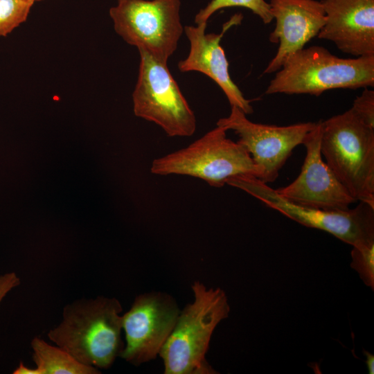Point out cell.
Returning <instances> with one entry per match:
<instances>
[{"label":"cell","mask_w":374,"mask_h":374,"mask_svg":"<svg viewBox=\"0 0 374 374\" xmlns=\"http://www.w3.org/2000/svg\"><path fill=\"white\" fill-rule=\"evenodd\" d=\"M122 310L116 298L75 300L64 307L60 323L48 332V338L79 362L107 369L124 347Z\"/></svg>","instance_id":"obj_1"},{"label":"cell","mask_w":374,"mask_h":374,"mask_svg":"<svg viewBox=\"0 0 374 374\" xmlns=\"http://www.w3.org/2000/svg\"><path fill=\"white\" fill-rule=\"evenodd\" d=\"M269 4L276 21L269 41L279 46L265 74L278 71L290 55L318 35L326 22L323 5L317 0H270Z\"/></svg>","instance_id":"obj_12"},{"label":"cell","mask_w":374,"mask_h":374,"mask_svg":"<svg viewBox=\"0 0 374 374\" xmlns=\"http://www.w3.org/2000/svg\"><path fill=\"white\" fill-rule=\"evenodd\" d=\"M246 115L231 106L230 114L220 118L216 125L233 130L254 163L262 170L260 180L266 184L274 182L293 150L303 143L317 122L277 126L253 123Z\"/></svg>","instance_id":"obj_10"},{"label":"cell","mask_w":374,"mask_h":374,"mask_svg":"<svg viewBox=\"0 0 374 374\" xmlns=\"http://www.w3.org/2000/svg\"><path fill=\"white\" fill-rule=\"evenodd\" d=\"M226 131L217 125L187 147L154 159L150 172L161 176L193 177L216 188L235 176L250 175L260 179L262 170L242 145L227 138Z\"/></svg>","instance_id":"obj_5"},{"label":"cell","mask_w":374,"mask_h":374,"mask_svg":"<svg viewBox=\"0 0 374 374\" xmlns=\"http://www.w3.org/2000/svg\"><path fill=\"white\" fill-rule=\"evenodd\" d=\"M30 346L36 374L100 373L99 369L79 362L62 348L38 337L32 339Z\"/></svg>","instance_id":"obj_15"},{"label":"cell","mask_w":374,"mask_h":374,"mask_svg":"<svg viewBox=\"0 0 374 374\" xmlns=\"http://www.w3.org/2000/svg\"><path fill=\"white\" fill-rule=\"evenodd\" d=\"M226 184L305 226L324 231L352 247L374 242V208L365 202H359L354 208L346 211H326L290 202L253 176H235Z\"/></svg>","instance_id":"obj_6"},{"label":"cell","mask_w":374,"mask_h":374,"mask_svg":"<svg viewBox=\"0 0 374 374\" xmlns=\"http://www.w3.org/2000/svg\"><path fill=\"white\" fill-rule=\"evenodd\" d=\"M240 21L241 17L234 16L223 25L220 34H206L207 23L186 26L184 31L190 42V51L188 56L178 63V68L181 72L198 71L207 75L221 88L231 107H236L245 114H251L253 112L251 101L244 98L231 78L229 62L220 45L224 33Z\"/></svg>","instance_id":"obj_13"},{"label":"cell","mask_w":374,"mask_h":374,"mask_svg":"<svg viewBox=\"0 0 374 374\" xmlns=\"http://www.w3.org/2000/svg\"><path fill=\"white\" fill-rule=\"evenodd\" d=\"M364 355L366 356V364L368 367V373H374V355L366 350H364Z\"/></svg>","instance_id":"obj_21"},{"label":"cell","mask_w":374,"mask_h":374,"mask_svg":"<svg viewBox=\"0 0 374 374\" xmlns=\"http://www.w3.org/2000/svg\"><path fill=\"white\" fill-rule=\"evenodd\" d=\"M352 110L366 125L374 128V91L364 88L354 100Z\"/></svg>","instance_id":"obj_19"},{"label":"cell","mask_w":374,"mask_h":374,"mask_svg":"<svg viewBox=\"0 0 374 374\" xmlns=\"http://www.w3.org/2000/svg\"><path fill=\"white\" fill-rule=\"evenodd\" d=\"M34 0H0V36H6L24 22Z\"/></svg>","instance_id":"obj_17"},{"label":"cell","mask_w":374,"mask_h":374,"mask_svg":"<svg viewBox=\"0 0 374 374\" xmlns=\"http://www.w3.org/2000/svg\"><path fill=\"white\" fill-rule=\"evenodd\" d=\"M232 7H242L250 10L266 24L273 20L269 4L265 0H211L197 13L195 23H207L208 19L217 10Z\"/></svg>","instance_id":"obj_16"},{"label":"cell","mask_w":374,"mask_h":374,"mask_svg":"<svg viewBox=\"0 0 374 374\" xmlns=\"http://www.w3.org/2000/svg\"><path fill=\"white\" fill-rule=\"evenodd\" d=\"M180 0H126L109 10L116 32L138 50L167 63L184 28Z\"/></svg>","instance_id":"obj_8"},{"label":"cell","mask_w":374,"mask_h":374,"mask_svg":"<svg viewBox=\"0 0 374 374\" xmlns=\"http://www.w3.org/2000/svg\"><path fill=\"white\" fill-rule=\"evenodd\" d=\"M126 1V0H118V2H121V1Z\"/></svg>","instance_id":"obj_22"},{"label":"cell","mask_w":374,"mask_h":374,"mask_svg":"<svg viewBox=\"0 0 374 374\" xmlns=\"http://www.w3.org/2000/svg\"><path fill=\"white\" fill-rule=\"evenodd\" d=\"M321 121L305 136V157L298 177L289 185L276 189L296 204L326 211H346L355 199L323 159L320 149Z\"/></svg>","instance_id":"obj_11"},{"label":"cell","mask_w":374,"mask_h":374,"mask_svg":"<svg viewBox=\"0 0 374 374\" xmlns=\"http://www.w3.org/2000/svg\"><path fill=\"white\" fill-rule=\"evenodd\" d=\"M20 278L14 271L6 272L0 276V304L6 296L20 285Z\"/></svg>","instance_id":"obj_20"},{"label":"cell","mask_w":374,"mask_h":374,"mask_svg":"<svg viewBox=\"0 0 374 374\" xmlns=\"http://www.w3.org/2000/svg\"><path fill=\"white\" fill-rule=\"evenodd\" d=\"M194 300L180 311L172 331L161 348L166 374H214L205 355L213 332L228 317L230 307L220 288L192 285Z\"/></svg>","instance_id":"obj_2"},{"label":"cell","mask_w":374,"mask_h":374,"mask_svg":"<svg viewBox=\"0 0 374 374\" xmlns=\"http://www.w3.org/2000/svg\"><path fill=\"white\" fill-rule=\"evenodd\" d=\"M179 313L176 301L166 293L152 292L137 296L122 315L125 344L119 357L134 366L154 359Z\"/></svg>","instance_id":"obj_9"},{"label":"cell","mask_w":374,"mask_h":374,"mask_svg":"<svg viewBox=\"0 0 374 374\" xmlns=\"http://www.w3.org/2000/svg\"><path fill=\"white\" fill-rule=\"evenodd\" d=\"M325 162L355 201L374 208V128L350 108L321 121Z\"/></svg>","instance_id":"obj_4"},{"label":"cell","mask_w":374,"mask_h":374,"mask_svg":"<svg viewBox=\"0 0 374 374\" xmlns=\"http://www.w3.org/2000/svg\"><path fill=\"white\" fill-rule=\"evenodd\" d=\"M351 267L365 285L374 290V242L353 247Z\"/></svg>","instance_id":"obj_18"},{"label":"cell","mask_w":374,"mask_h":374,"mask_svg":"<svg viewBox=\"0 0 374 374\" xmlns=\"http://www.w3.org/2000/svg\"><path fill=\"white\" fill-rule=\"evenodd\" d=\"M34 1H41V0H34Z\"/></svg>","instance_id":"obj_23"},{"label":"cell","mask_w":374,"mask_h":374,"mask_svg":"<svg viewBox=\"0 0 374 374\" xmlns=\"http://www.w3.org/2000/svg\"><path fill=\"white\" fill-rule=\"evenodd\" d=\"M140 65L132 94L134 114L160 126L170 137L192 136L196 130L193 111L162 62L139 49Z\"/></svg>","instance_id":"obj_7"},{"label":"cell","mask_w":374,"mask_h":374,"mask_svg":"<svg viewBox=\"0 0 374 374\" xmlns=\"http://www.w3.org/2000/svg\"><path fill=\"white\" fill-rule=\"evenodd\" d=\"M374 86V56L342 58L323 46L303 48L290 55L270 81L266 94L319 96L334 89Z\"/></svg>","instance_id":"obj_3"},{"label":"cell","mask_w":374,"mask_h":374,"mask_svg":"<svg viewBox=\"0 0 374 374\" xmlns=\"http://www.w3.org/2000/svg\"><path fill=\"white\" fill-rule=\"evenodd\" d=\"M326 22L319 39L343 53L374 56V0H322Z\"/></svg>","instance_id":"obj_14"}]
</instances>
